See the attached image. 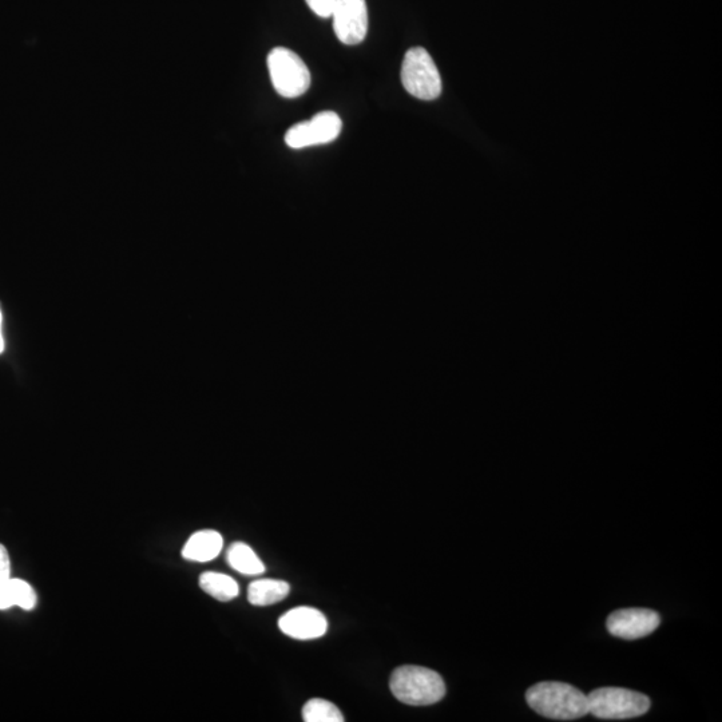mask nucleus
Returning a JSON list of instances; mask_svg holds the SVG:
<instances>
[{
  "label": "nucleus",
  "instance_id": "423d86ee",
  "mask_svg": "<svg viewBox=\"0 0 722 722\" xmlns=\"http://www.w3.org/2000/svg\"><path fill=\"white\" fill-rule=\"evenodd\" d=\"M341 129H343V122L335 111H321L311 121L293 125L285 133V142L292 149L331 144L339 138Z\"/></svg>",
  "mask_w": 722,
  "mask_h": 722
},
{
  "label": "nucleus",
  "instance_id": "6ab92c4d",
  "mask_svg": "<svg viewBox=\"0 0 722 722\" xmlns=\"http://www.w3.org/2000/svg\"><path fill=\"white\" fill-rule=\"evenodd\" d=\"M5 351V336H3V315L0 309V355Z\"/></svg>",
  "mask_w": 722,
  "mask_h": 722
},
{
  "label": "nucleus",
  "instance_id": "a211bd4d",
  "mask_svg": "<svg viewBox=\"0 0 722 722\" xmlns=\"http://www.w3.org/2000/svg\"><path fill=\"white\" fill-rule=\"evenodd\" d=\"M14 599L11 594L10 581L0 583V610H9L13 608Z\"/></svg>",
  "mask_w": 722,
  "mask_h": 722
},
{
  "label": "nucleus",
  "instance_id": "6e6552de",
  "mask_svg": "<svg viewBox=\"0 0 722 722\" xmlns=\"http://www.w3.org/2000/svg\"><path fill=\"white\" fill-rule=\"evenodd\" d=\"M661 624L660 614L650 609H621L606 621L609 633L622 640H640L652 634Z\"/></svg>",
  "mask_w": 722,
  "mask_h": 722
},
{
  "label": "nucleus",
  "instance_id": "1a4fd4ad",
  "mask_svg": "<svg viewBox=\"0 0 722 722\" xmlns=\"http://www.w3.org/2000/svg\"><path fill=\"white\" fill-rule=\"evenodd\" d=\"M279 628L293 640L309 641L327 633L328 621L320 610L301 606L285 613L279 620Z\"/></svg>",
  "mask_w": 722,
  "mask_h": 722
},
{
  "label": "nucleus",
  "instance_id": "4468645a",
  "mask_svg": "<svg viewBox=\"0 0 722 722\" xmlns=\"http://www.w3.org/2000/svg\"><path fill=\"white\" fill-rule=\"evenodd\" d=\"M305 722H343L344 717L339 708L323 698H312L303 708Z\"/></svg>",
  "mask_w": 722,
  "mask_h": 722
},
{
  "label": "nucleus",
  "instance_id": "f3484780",
  "mask_svg": "<svg viewBox=\"0 0 722 722\" xmlns=\"http://www.w3.org/2000/svg\"><path fill=\"white\" fill-rule=\"evenodd\" d=\"M11 577V559L9 550L0 543V583L9 582Z\"/></svg>",
  "mask_w": 722,
  "mask_h": 722
},
{
  "label": "nucleus",
  "instance_id": "2eb2a0df",
  "mask_svg": "<svg viewBox=\"0 0 722 722\" xmlns=\"http://www.w3.org/2000/svg\"><path fill=\"white\" fill-rule=\"evenodd\" d=\"M11 594H13L14 605L27 612L37 608L38 597L29 582L19 578L10 579Z\"/></svg>",
  "mask_w": 722,
  "mask_h": 722
},
{
  "label": "nucleus",
  "instance_id": "39448f33",
  "mask_svg": "<svg viewBox=\"0 0 722 722\" xmlns=\"http://www.w3.org/2000/svg\"><path fill=\"white\" fill-rule=\"evenodd\" d=\"M402 83L412 97L434 101L442 94V78L434 59L423 47H414L404 55Z\"/></svg>",
  "mask_w": 722,
  "mask_h": 722
},
{
  "label": "nucleus",
  "instance_id": "9d476101",
  "mask_svg": "<svg viewBox=\"0 0 722 722\" xmlns=\"http://www.w3.org/2000/svg\"><path fill=\"white\" fill-rule=\"evenodd\" d=\"M224 547V538L216 530H201L194 533L182 549L186 561L205 563L213 561Z\"/></svg>",
  "mask_w": 722,
  "mask_h": 722
},
{
  "label": "nucleus",
  "instance_id": "f03ea898",
  "mask_svg": "<svg viewBox=\"0 0 722 722\" xmlns=\"http://www.w3.org/2000/svg\"><path fill=\"white\" fill-rule=\"evenodd\" d=\"M390 688L400 702L411 706L434 705L446 696L442 676L423 666H400L392 673Z\"/></svg>",
  "mask_w": 722,
  "mask_h": 722
},
{
  "label": "nucleus",
  "instance_id": "f8f14e48",
  "mask_svg": "<svg viewBox=\"0 0 722 722\" xmlns=\"http://www.w3.org/2000/svg\"><path fill=\"white\" fill-rule=\"evenodd\" d=\"M226 562L233 570L248 577H256L265 571V565L251 546L243 542L232 543L226 551Z\"/></svg>",
  "mask_w": 722,
  "mask_h": 722
},
{
  "label": "nucleus",
  "instance_id": "0eeeda50",
  "mask_svg": "<svg viewBox=\"0 0 722 722\" xmlns=\"http://www.w3.org/2000/svg\"><path fill=\"white\" fill-rule=\"evenodd\" d=\"M331 17L337 39L344 45L363 42L368 31L366 0H335Z\"/></svg>",
  "mask_w": 722,
  "mask_h": 722
},
{
  "label": "nucleus",
  "instance_id": "9b49d317",
  "mask_svg": "<svg viewBox=\"0 0 722 722\" xmlns=\"http://www.w3.org/2000/svg\"><path fill=\"white\" fill-rule=\"evenodd\" d=\"M291 591L288 582L279 579H257L248 587V601L253 606H271L287 598Z\"/></svg>",
  "mask_w": 722,
  "mask_h": 722
},
{
  "label": "nucleus",
  "instance_id": "f257e3e1",
  "mask_svg": "<svg viewBox=\"0 0 722 722\" xmlns=\"http://www.w3.org/2000/svg\"><path fill=\"white\" fill-rule=\"evenodd\" d=\"M526 700L531 709L550 720L573 721L589 714L586 694L565 682H539L527 690Z\"/></svg>",
  "mask_w": 722,
  "mask_h": 722
},
{
  "label": "nucleus",
  "instance_id": "ddd939ff",
  "mask_svg": "<svg viewBox=\"0 0 722 722\" xmlns=\"http://www.w3.org/2000/svg\"><path fill=\"white\" fill-rule=\"evenodd\" d=\"M200 587L206 594L220 602L232 601L240 594V587L232 577L216 571H206L201 574Z\"/></svg>",
  "mask_w": 722,
  "mask_h": 722
},
{
  "label": "nucleus",
  "instance_id": "7ed1b4c3",
  "mask_svg": "<svg viewBox=\"0 0 722 722\" xmlns=\"http://www.w3.org/2000/svg\"><path fill=\"white\" fill-rule=\"evenodd\" d=\"M589 713L601 720H629L644 716L650 709L648 696L624 688H599L587 696Z\"/></svg>",
  "mask_w": 722,
  "mask_h": 722
},
{
  "label": "nucleus",
  "instance_id": "dca6fc26",
  "mask_svg": "<svg viewBox=\"0 0 722 722\" xmlns=\"http://www.w3.org/2000/svg\"><path fill=\"white\" fill-rule=\"evenodd\" d=\"M309 9L321 18L331 17L333 6H335V0H305Z\"/></svg>",
  "mask_w": 722,
  "mask_h": 722
},
{
  "label": "nucleus",
  "instance_id": "20e7f679",
  "mask_svg": "<svg viewBox=\"0 0 722 722\" xmlns=\"http://www.w3.org/2000/svg\"><path fill=\"white\" fill-rule=\"evenodd\" d=\"M272 85L284 98H297L311 87V73L303 59L292 50L276 47L268 55Z\"/></svg>",
  "mask_w": 722,
  "mask_h": 722
}]
</instances>
